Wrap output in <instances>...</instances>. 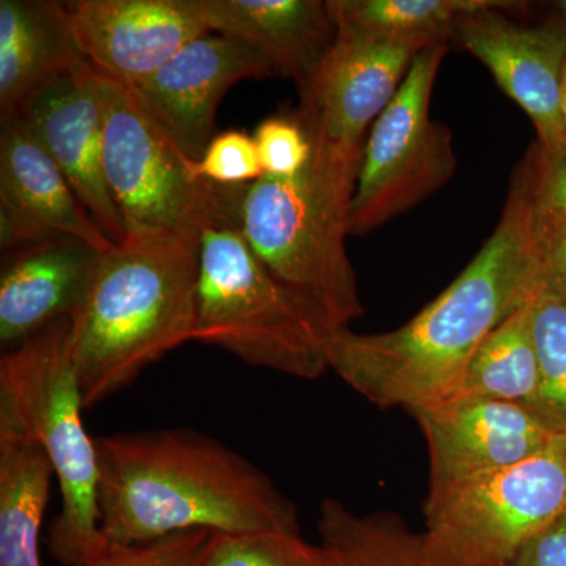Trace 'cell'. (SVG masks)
Returning a JSON list of instances; mask_svg holds the SVG:
<instances>
[{
    "label": "cell",
    "mask_w": 566,
    "mask_h": 566,
    "mask_svg": "<svg viewBox=\"0 0 566 566\" xmlns=\"http://www.w3.org/2000/svg\"><path fill=\"white\" fill-rule=\"evenodd\" d=\"M536 166L534 144L513 175L490 240L433 303L389 333L337 331L329 370L381 409L411 415L452 398L488 335L543 290L534 237Z\"/></svg>",
    "instance_id": "obj_1"
},
{
    "label": "cell",
    "mask_w": 566,
    "mask_h": 566,
    "mask_svg": "<svg viewBox=\"0 0 566 566\" xmlns=\"http://www.w3.org/2000/svg\"><path fill=\"white\" fill-rule=\"evenodd\" d=\"M99 527L118 545L181 532H301L296 505L262 469L191 428L95 438Z\"/></svg>",
    "instance_id": "obj_2"
},
{
    "label": "cell",
    "mask_w": 566,
    "mask_h": 566,
    "mask_svg": "<svg viewBox=\"0 0 566 566\" xmlns=\"http://www.w3.org/2000/svg\"><path fill=\"white\" fill-rule=\"evenodd\" d=\"M199 266L200 243L164 233H129L99 255L87 296L70 318L85 409L192 342Z\"/></svg>",
    "instance_id": "obj_3"
},
{
    "label": "cell",
    "mask_w": 566,
    "mask_h": 566,
    "mask_svg": "<svg viewBox=\"0 0 566 566\" xmlns=\"http://www.w3.org/2000/svg\"><path fill=\"white\" fill-rule=\"evenodd\" d=\"M81 382L70 352V318L51 324L0 359V428L39 442L61 486L62 510L48 547L76 566L107 542L99 527L98 453L85 430Z\"/></svg>",
    "instance_id": "obj_4"
},
{
    "label": "cell",
    "mask_w": 566,
    "mask_h": 566,
    "mask_svg": "<svg viewBox=\"0 0 566 566\" xmlns=\"http://www.w3.org/2000/svg\"><path fill=\"white\" fill-rule=\"evenodd\" d=\"M340 329L264 266L240 227L203 233L192 340L253 367L316 379L329 370L331 342Z\"/></svg>",
    "instance_id": "obj_5"
},
{
    "label": "cell",
    "mask_w": 566,
    "mask_h": 566,
    "mask_svg": "<svg viewBox=\"0 0 566 566\" xmlns=\"http://www.w3.org/2000/svg\"><path fill=\"white\" fill-rule=\"evenodd\" d=\"M354 191V178L312 156L297 177L249 185L241 208V232L264 266L338 327L364 315L345 244Z\"/></svg>",
    "instance_id": "obj_6"
},
{
    "label": "cell",
    "mask_w": 566,
    "mask_h": 566,
    "mask_svg": "<svg viewBox=\"0 0 566 566\" xmlns=\"http://www.w3.org/2000/svg\"><path fill=\"white\" fill-rule=\"evenodd\" d=\"M98 82L104 175L128 234L164 233L200 243L207 230L241 229L248 186L196 180L193 159L167 136L132 88L99 73Z\"/></svg>",
    "instance_id": "obj_7"
},
{
    "label": "cell",
    "mask_w": 566,
    "mask_h": 566,
    "mask_svg": "<svg viewBox=\"0 0 566 566\" xmlns=\"http://www.w3.org/2000/svg\"><path fill=\"white\" fill-rule=\"evenodd\" d=\"M566 515V436L542 453L423 509L424 553L434 566H510Z\"/></svg>",
    "instance_id": "obj_8"
},
{
    "label": "cell",
    "mask_w": 566,
    "mask_h": 566,
    "mask_svg": "<svg viewBox=\"0 0 566 566\" xmlns=\"http://www.w3.org/2000/svg\"><path fill=\"white\" fill-rule=\"evenodd\" d=\"M447 44L412 59L400 88L365 142L357 175L349 234H367L411 210L452 180L457 170L452 133L430 117Z\"/></svg>",
    "instance_id": "obj_9"
},
{
    "label": "cell",
    "mask_w": 566,
    "mask_h": 566,
    "mask_svg": "<svg viewBox=\"0 0 566 566\" xmlns=\"http://www.w3.org/2000/svg\"><path fill=\"white\" fill-rule=\"evenodd\" d=\"M419 50L337 32L333 46L301 85L304 123L314 158L359 175L365 142L400 88Z\"/></svg>",
    "instance_id": "obj_10"
},
{
    "label": "cell",
    "mask_w": 566,
    "mask_h": 566,
    "mask_svg": "<svg viewBox=\"0 0 566 566\" xmlns=\"http://www.w3.org/2000/svg\"><path fill=\"white\" fill-rule=\"evenodd\" d=\"M515 6L480 0L458 18L453 40L479 59L506 96L526 112L535 126L536 147L549 158L566 147V22L517 24L501 11Z\"/></svg>",
    "instance_id": "obj_11"
},
{
    "label": "cell",
    "mask_w": 566,
    "mask_h": 566,
    "mask_svg": "<svg viewBox=\"0 0 566 566\" xmlns=\"http://www.w3.org/2000/svg\"><path fill=\"white\" fill-rule=\"evenodd\" d=\"M430 457L423 509L461 488L531 460L558 438L527 408L482 398H450L411 412Z\"/></svg>",
    "instance_id": "obj_12"
},
{
    "label": "cell",
    "mask_w": 566,
    "mask_h": 566,
    "mask_svg": "<svg viewBox=\"0 0 566 566\" xmlns=\"http://www.w3.org/2000/svg\"><path fill=\"white\" fill-rule=\"evenodd\" d=\"M112 243L128 229L104 175V109L98 73L87 61L32 93L18 111ZM14 117V115H13Z\"/></svg>",
    "instance_id": "obj_13"
},
{
    "label": "cell",
    "mask_w": 566,
    "mask_h": 566,
    "mask_svg": "<svg viewBox=\"0 0 566 566\" xmlns=\"http://www.w3.org/2000/svg\"><path fill=\"white\" fill-rule=\"evenodd\" d=\"M274 74L273 65L248 44L205 33L129 88L177 147L197 161L218 134L216 111L229 88Z\"/></svg>",
    "instance_id": "obj_14"
},
{
    "label": "cell",
    "mask_w": 566,
    "mask_h": 566,
    "mask_svg": "<svg viewBox=\"0 0 566 566\" xmlns=\"http://www.w3.org/2000/svg\"><path fill=\"white\" fill-rule=\"evenodd\" d=\"M66 7L82 57L126 87L208 33L193 0H76Z\"/></svg>",
    "instance_id": "obj_15"
},
{
    "label": "cell",
    "mask_w": 566,
    "mask_h": 566,
    "mask_svg": "<svg viewBox=\"0 0 566 566\" xmlns=\"http://www.w3.org/2000/svg\"><path fill=\"white\" fill-rule=\"evenodd\" d=\"M76 238L99 252L114 248L40 142L18 115L0 133V245L7 253Z\"/></svg>",
    "instance_id": "obj_16"
},
{
    "label": "cell",
    "mask_w": 566,
    "mask_h": 566,
    "mask_svg": "<svg viewBox=\"0 0 566 566\" xmlns=\"http://www.w3.org/2000/svg\"><path fill=\"white\" fill-rule=\"evenodd\" d=\"M98 249L76 240L48 241L9 252L0 274V342L11 349L61 319L87 296Z\"/></svg>",
    "instance_id": "obj_17"
},
{
    "label": "cell",
    "mask_w": 566,
    "mask_h": 566,
    "mask_svg": "<svg viewBox=\"0 0 566 566\" xmlns=\"http://www.w3.org/2000/svg\"><path fill=\"white\" fill-rule=\"evenodd\" d=\"M193 7L208 33L248 44L300 87L337 39L323 0H193Z\"/></svg>",
    "instance_id": "obj_18"
},
{
    "label": "cell",
    "mask_w": 566,
    "mask_h": 566,
    "mask_svg": "<svg viewBox=\"0 0 566 566\" xmlns=\"http://www.w3.org/2000/svg\"><path fill=\"white\" fill-rule=\"evenodd\" d=\"M82 57L66 2L0 0V118L80 65Z\"/></svg>",
    "instance_id": "obj_19"
},
{
    "label": "cell",
    "mask_w": 566,
    "mask_h": 566,
    "mask_svg": "<svg viewBox=\"0 0 566 566\" xmlns=\"http://www.w3.org/2000/svg\"><path fill=\"white\" fill-rule=\"evenodd\" d=\"M54 475L39 442L0 428V566H41V523Z\"/></svg>",
    "instance_id": "obj_20"
},
{
    "label": "cell",
    "mask_w": 566,
    "mask_h": 566,
    "mask_svg": "<svg viewBox=\"0 0 566 566\" xmlns=\"http://www.w3.org/2000/svg\"><path fill=\"white\" fill-rule=\"evenodd\" d=\"M337 32L423 51L449 44L480 0H326Z\"/></svg>",
    "instance_id": "obj_21"
},
{
    "label": "cell",
    "mask_w": 566,
    "mask_h": 566,
    "mask_svg": "<svg viewBox=\"0 0 566 566\" xmlns=\"http://www.w3.org/2000/svg\"><path fill=\"white\" fill-rule=\"evenodd\" d=\"M532 304L534 301L517 308L488 335L452 398H482L524 408L532 405L539 385Z\"/></svg>",
    "instance_id": "obj_22"
},
{
    "label": "cell",
    "mask_w": 566,
    "mask_h": 566,
    "mask_svg": "<svg viewBox=\"0 0 566 566\" xmlns=\"http://www.w3.org/2000/svg\"><path fill=\"white\" fill-rule=\"evenodd\" d=\"M318 532L334 566H434L424 553L422 534L395 513L357 515L344 502L326 499Z\"/></svg>",
    "instance_id": "obj_23"
},
{
    "label": "cell",
    "mask_w": 566,
    "mask_h": 566,
    "mask_svg": "<svg viewBox=\"0 0 566 566\" xmlns=\"http://www.w3.org/2000/svg\"><path fill=\"white\" fill-rule=\"evenodd\" d=\"M539 385L528 411L547 430L566 436V301L542 290L532 304Z\"/></svg>",
    "instance_id": "obj_24"
},
{
    "label": "cell",
    "mask_w": 566,
    "mask_h": 566,
    "mask_svg": "<svg viewBox=\"0 0 566 566\" xmlns=\"http://www.w3.org/2000/svg\"><path fill=\"white\" fill-rule=\"evenodd\" d=\"M202 566H334L323 545L301 532L212 534Z\"/></svg>",
    "instance_id": "obj_25"
},
{
    "label": "cell",
    "mask_w": 566,
    "mask_h": 566,
    "mask_svg": "<svg viewBox=\"0 0 566 566\" xmlns=\"http://www.w3.org/2000/svg\"><path fill=\"white\" fill-rule=\"evenodd\" d=\"M212 532L192 531L164 536L147 545L106 543L76 566H202Z\"/></svg>",
    "instance_id": "obj_26"
},
{
    "label": "cell",
    "mask_w": 566,
    "mask_h": 566,
    "mask_svg": "<svg viewBox=\"0 0 566 566\" xmlns=\"http://www.w3.org/2000/svg\"><path fill=\"white\" fill-rule=\"evenodd\" d=\"M263 177L294 178L311 163L314 145L300 117L273 115L253 133Z\"/></svg>",
    "instance_id": "obj_27"
},
{
    "label": "cell",
    "mask_w": 566,
    "mask_h": 566,
    "mask_svg": "<svg viewBox=\"0 0 566 566\" xmlns=\"http://www.w3.org/2000/svg\"><path fill=\"white\" fill-rule=\"evenodd\" d=\"M191 174L219 186H249L263 177L253 137L237 129L216 134L202 158L191 161Z\"/></svg>",
    "instance_id": "obj_28"
},
{
    "label": "cell",
    "mask_w": 566,
    "mask_h": 566,
    "mask_svg": "<svg viewBox=\"0 0 566 566\" xmlns=\"http://www.w3.org/2000/svg\"><path fill=\"white\" fill-rule=\"evenodd\" d=\"M534 237L543 290L566 301V218L539 207L536 197Z\"/></svg>",
    "instance_id": "obj_29"
},
{
    "label": "cell",
    "mask_w": 566,
    "mask_h": 566,
    "mask_svg": "<svg viewBox=\"0 0 566 566\" xmlns=\"http://www.w3.org/2000/svg\"><path fill=\"white\" fill-rule=\"evenodd\" d=\"M536 153H538L536 203L566 218V147L549 158L542 156L538 147H536Z\"/></svg>",
    "instance_id": "obj_30"
},
{
    "label": "cell",
    "mask_w": 566,
    "mask_h": 566,
    "mask_svg": "<svg viewBox=\"0 0 566 566\" xmlns=\"http://www.w3.org/2000/svg\"><path fill=\"white\" fill-rule=\"evenodd\" d=\"M510 566H566V515L531 539Z\"/></svg>",
    "instance_id": "obj_31"
},
{
    "label": "cell",
    "mask_w": 566,
    "mask_h": 566,
    "mask_svg": "<svg viewBox=\"0 0 566 566\" xmlns=\"http://www.w3.org/2000/svg\"><path fill=\"white\" fill-rule=\"evenodd\" d=\"M562 112H564V120L566 125V71L564 80V91H562Z\"/></svg>",
    "instance_id": "obj_32"
},
{
    "label": "cell",
    "mask_w": 566,
    "mask_h": 566,
    "mask_svg": "<svg viewBox=\"0 0 566 566\" xmlns=\"http://www.w3.org/2000/svg\"><path fill=\"white\" fill-rule=\"evenodd\" d=\"M557 9L560 10V13L564 14V21L566 22V0H562V2L556 3Z\"/></svg>",
    "instance_id": "obj_33"
}]
</instances>
